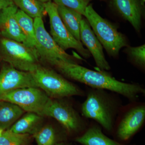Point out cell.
<instances>
[{"instance_id":"cell-1","label":"cell","mask_w":145,"mask_h":145,"mask_svg":"<svg viewBox=\"0 0 145 145\" xmlns=\"http://www.w3.org/2000/svg\"><path fill=\"white\" fill-rule=\"evenodd\" d=\"M51 65L66 78L84 84L91 88L110 91L130 101L136 100L145 93L144 88L140 85L120 82L106 71L90 70L78 64L59 60L55 61Z\"/></svg>"},{"instance_id":"cell-2","label":"cell","mask_w":145,"mask_h":145,"mask_svg":"<svg viewBox=\"0 0 145 145\" xmlns=\"http://www.w3.org/2000/svg\"><path fill=\"white\" fill-rule=\"evenodd\" d=\"M119 101L105 89L91 88L81 106L82 115L93 119L108 132L113 129L120 109Z\"/></svg>"},{"instance_id":"cell-3","label":"cell","mask_w":145,"mask_h":145,"mask_svg":"<svg viewBox=\"0 0 145 145\" xmlns=\"http://www.w3.org/2000/svg\"><path fill=\"white\" fill-rule=\"evenodd\" d=\"M84 17L100 43L110 57L117 58L120 50L129 46L126 36L118 31L114 24L101 17L91 4L86 9Z\"/></svg>"},{"instance_id":"cell-4","label":"cell","mask_w":145,"mask_h":145,"mask_svg":"<svg viewBox=\"0 0 145 145\" xmlns=\"http://www.w3.org/2000/svg\"><path fill=\"white\" fill-rule=\"evenodd\" d=\"M39 88L51 99L84 96V92L55 71L39 65L30 72Z\"/></svg>"},{"instance_id":"cell-5","label":"cell","mask_w":145,"mask_h":145,"mask_svg":"<svg viewBox=\"0 0 145 145\" xmlns=\"http://www.w3.org/2000/svg\"><path fill=\"white\" fill-rule=\"evenodd\" d=\"M0 58L16 69L27 72H31L40 65L35 48L4 38L0 40Z\"/></svg>"},{"instance_id":"cell-6","label":"cell","mask_w":145,"mask_h":145,"mask_svg":"<svg viewBox=\"0 0 145 145\" xmlns=\"http://www.w3.org/2000/svg\"><path fill=\"white\" fill-rule=\"evenodd\" d=\"M34 23L36 41L35 48L40 59L50 65L57 60L78 64L83 60L80 56L68 54L57 45L46 29L42 18H35Z\"/></svg>"},{"instance_id":"cell-7","label":"cell","mask_w":145,"mask_h":145,"mask_svg":"<svg viewBox=\"0 0 145 145\" xmlns=\"http://www.w3.org/2000/svg\"><path fill=\"white\" fill-rule=\"evenodd\" d=\"M63 99L50 98L45 108L43 116L55 119L69 133H82L86 129L85 118Z\"/></svg>"},{"instance_id":"cell-8","label":"cell","mask_w":145,"mask_h":145,"mask_svg":"<svg viewBox=\"0 0 145 145\" xmlns=\"http://www.w3.org/2000/svg\"><path fill=\"white\" fill-rule=\"evenodd\" d=\"M45 7L49 18L50 35L57 45L65 51L73 48L83 58H89L91 56L90 52L84 47L82 42L78 41L72 36L65 26L59 16L57 5L50 1L45 3Z\"/></svg>"},{"instance_id":"cell-9","label":"cell","mask_w":145,"mask_h":145,"mask_svg":"<svg viewBox=\"0 0 145 145\" xmlns=\"http://www.w3.org/2000/svg\"><path fill=\"white\" fill-rule=\"evenodd\" d=\"M50 98L39 88L18 89L0 97V101L16 104L27 112H32L43 117V112Z\"/></svg>"},{"instance_id":"cell-10","label":"cell","mask_w":145,"mask_h":145,"mask_svg":"<svg viewBox=\"0 0 145 145\" xmlns=\"http://www.w3.org/2000/svg\"><path fill=\"white\" fill-rule=\"evenodd\" d=\"M28 87L39 88L31 72L18 70L7 63L3 65L0 70V97L11 91Z\"/></svg>"},{"instance_id":"cell-11","label":"cell","mask_w":145,"mask_h":145,"mask_svg":"<svg viewBox=\"0 0 145 145\" xmlns=\"http://www.w3.org/2000/svg\"><path fill=\"white\" fill-rule=\"evenodd\" d=\"M109 6L117 15L127 21L137 32L141 31L145 14V0H108Z\"/></svg>"},{"instance_id":"cell-12","label":"cell","mask_w":145,"mask_h":145,"mask_svg":"<svg viewBox=\"0 0 145 145\" xmlns=\"http://www.w3.org/2000/svg\"><path fill=\"white\" fill-rule=\"evenodd\" d=\"M145 106L138 104L125 111L118 123L116 134L121 141H126L135 134L144 123Z\"/></svg>"},{"instance_id":"cell-13","label":"cell","mask_w":145,"mask_h":145,"mask_svg":"<svg viewBox=\"0 0 145 145\" xmlns=\"http://www.w3.org/2000/svg\"><path fill=\"white\" fill-rule=\"evenodd\" d=\"M81 42L93 56L96 66L103 71L110 69L109 64L105 56L103 46L91 29L88 21L83 18L80 23Z\"/></svg>"},{"instance_id":"cell-14","label":"cell","mask_w":145,"mask_h":145,"mask_svg":"<svg viewBox=\"0 0 145 145\" xmlns=\"http://www.w3.org/2000/svg\"><path fill=\"white\" fill-rule=\"evenodd\" d=\"M18 9V7L13 5L0 10V35L3 38L24 44L25 38L16 17Z\"/></svg>"},{"instance_id":"cell-15","label":"cell","mask_w":145,"mask_h":145,"mask_svg":"<svg viewBox=\"0 0 145 145\" xmlns=\"http://www.w3.org/2000/svg\"><path fill=\"white\" fill-rule=\"evenodd\" d=\"M42 116L34 112H27L8 129L17 134L33 136L42 126Z\"/></svg>"},{"instance_id":"cell-16","label":"cell","mask_w":145,"mask_h":145,"mask_svg":"<svg viewBox=\"0 0 145 145\" xmlns=\"http://www.w3.org/2000/svg\"><path fill=\"white\" fill-rule=\"evenodd\" d=\"M75 141L82 145H124L105 135L101 127L96 125L91 126Z\"/></svg>"},{"instance_id":"cell-17","label":"cell","mask_w":145,"mask_h":145,"mask_svg":"<svg viewBox=\"0 0 145 145\" xmlns=\"http://www.w3.org/2000/svg\"><path fill=\"white\" fill-rule=\"evenodd\" d=\"M57 10L61 20L72 36L81 42L80 23L82 15L77 11L61 5H57Z\"/></svg>"},{"instance_id":"cell-18","label":"cell","mask_w":145,"mask_h":145,"mask_svg":"<svg viewBox=\"0 0 145 145\" xmlns=\"http://www.w3.org/2000/svg\"><path fill=\"white\" fill-rule=\"evenodd\" d=\"M25 112L16 104L0 101V129L3 131L9 129Z\"/></svg>"},{"instance_id":"cell-19","label":"cell","mask_w":145,"mask_h":145,"mask_svg":"<svg viewBox=\"0 0 145 145\" xmlns=\"http://www.w3.org/2000/svg\"><path fill=\"white\" fill-rule=\"evenodd\" d=\"M16 17L21 31L25 38L24 44L29 47L35 48L36 41L34 19L19 9L16 13Z\"/></svg>"},{"instance_id":"cell-20","label":"cell","mask_w":145,"mask_h":145,"mask_svg":"<svg viewBox=\"0 0 145 145\" xmlns=\"http://www.w3.org/2000/svg\"><path fill=\"white\" fill-rule=\"evenodd\" d=\"M13 2L19 9L33 19L43 18L46 13L44 3L38 0H13Z\"/></svg>"},{"instance_id":"cell-21","label":"cell","mask_w":145,"mask_h":145,"mask_svg":"<svg viewBox=\"0 0 145 145\" xmlns=\"http://www.w3.org/2000/svg\"><path fill=\"white\" fill-rule=\"evenodd\" d=\"M38 145H57L58 141L56 131L51 125L42 126L32 136Z\"/></svg>"},{"instance_id":"cell-22","label":"cell","mask_w":145,"mask_h":145,"mask_svg":"<svg viewBox=\"0 0 145 145\" xmlns=\"http://www.w3.org/2000/svg\"><path fill=\"white\" fill-rule=\"evenodd\" d=\"M32 135L17 134L9 129L3 131L0 135V145H30Z\"/></svg>"},{"instance_id":"cell-23","label":"cell","mask_w":145,"mask_h":145,"mask_svg":"<svg viewBox=\"0 0 145 145\" xmlns=\"http://www.w3.org/2000/svg\"><path fill=\"white\" fill-rule=\"evenodd\" d=\"M124 52L127 55L131 61L138 67L144 69L145 67V45L126 47Z\"/></svg>"},{"instance_id":"cell-24","label":"cell","mask_w":145,"mask_h":145,"mask_svg":"<svg viewBox=\"0 0 145 145\" xmlns=\"http://www.w3.org/2000/svg\"><path fill=\"white\" fill-rule=\"evenodd\" d=\"M91 0H53L57 5H61L77 11L83 16L85 14L86 8Z\"/></svg>"},{"instance_id":"cell-25","label":"cell","mask_w":145,"mask_h":145,"mask_svg":"<svg viewBox=\"0 0 145 145\" xmlns=\"http://www.w3.org/2000/svg\"><path fill=\"white\" fill-rule=\"evenodd\" d=\"M13 5V0H0V10Z\"/></svg>"},{"instance_id":"cell-26","label":"cell","mask_w":145,"mask_h":145,"mask_svg":"<svg viewBox=\"0 0 145 145\" xmlns=\"http://www.w3.org/2000/svg\"><path fill=\"white\" fill-rule=\"evenodd\" d=\"M38 1L45 3H47L48 2L50 1H51V0H38Z\"/></svg>"},{"instance_id":"cell-27","label":"cell","mask_w":145,"mask_h":145,"mask_svg":"<svg viewBox=\"0 0 145 145\" xmlns=\"http://www.w3.org/2000/svg\"><path fill=\"white\" fill-rule=\"evenodd\" d=\"M57 145H66L65 144H64L63 143L61 142L59 143V144H57Z\"/></svg>"},{"instance_id":"cell-28","label":"cell","mask_w":145,"mask_h":145,"mask_svg":"<svg viewBox=\"0 0 145 145\" xmlns=\"http://www.w3.org/2000/svg\"><path fill=\"white\" fill-rule=\"evenodd\" d=\"M3 131L2 129H0V135H1V133L3 132Z\"/></svg>"},{"instance_id":"cell-29","label":"cell","mask_w":145,"mask_h":145,"mask_svg":"<svg viewBox=\"0 0 145 145\" xmlns=\"http://www.w3.org/2000/svg\"><path fill=\"white\" fill-rule=\"evenodd\" d=\"M100 1H108V0H100Z\"/></svg>"}]
</instances>
